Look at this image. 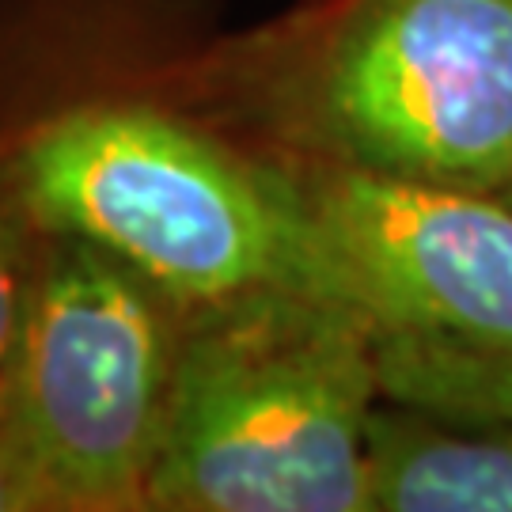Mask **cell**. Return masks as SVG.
I'll use <instances>...</instances> for the list:
<instances>
[{"mask_svg":"<svg viewBox=\"0 0 512 512\" xmlns=\"http://www.w3.org/2000/svg\"><path fill=\"white\" fill-rule=\"evenodd\" d=\"M501 202H505V205H512V186H509V194H505V198H501Z\"/></svg>","mask_w":512,"mask_h":512,"instance_id":"30bf717a","label":"cell"},{"mask_svg":"<svg viewBox=\"0 0 512 512\" xmlns=\"http://www.w3.org/2000/svg\"><path fill=\"white\" fill-rule=\"evenodd\" d=\"M0 152L42 228L107 247L183 304L308 289L289 167L220 129L175 80L46 110Z\"/></svg>","mask_w":512,"mask_h":512,"instance_id":"3957f363","label":"cell"},{"mask_svg":"<svg viewBox=\"0 0 512 512\" xmlns=\"http://www.w3.org/2000/svg\"><path fill=\"white\" fill-rule=\"evenodd\" d=\"M380 330L346 300L255 285L186 304L148 512H368Z\"/></svg>","mask_w":512,"mask_h":512,"instance_id":"7a4b0ae2","label":"cell"},{"mask_svg":"<svg viewBox=\"0 0 512 512\" xmlns=\"http://www.w3.org/2000/svg\"><path fill=\"white\" fill-rule=\"evenodd\" d=\"M175 88L255 152L505 198L512 0H308Z\"/></svg>","mask_w":512,"mask_h":512,"instance_id":"6da1fadb","label":"cell"},{"mask_svg":"<svg viewBox=\"0 0 512 512\" xmlns=\"http://www.w3.org/2000/svg\"><path fill=\"white\" fill-rule=\"evenodd\" d=\"M281 164V160H277ZM304 285L380 334L512 349V205L338 167H296Z\"/></svg>","mask_w":512,"mask_h":512,"instance_id":"5b68a950","label":"cell"},{"mask_svg":"<svg viewBox=\"0 0 512 512\" xmlns=\"http://www.w3.org/2000/svg\"><path fill=\"white\" fill-rule=\"evenodd\" d=\"M368 512H512V418L380 399L365 437Z\"/></svg>","mask_w":512,"mask_h":512,"instance_id":"8992f818","label":"cell"},{"mask_svg":"<svg viewBox=\"0 0 512 512\" xmlns=\"http://www.w3.org/2000/svg\"><path fill=\"white\" fill-rule=\"evenodd\" d=\"M0 512H61L50 478L42 475L0 387Z\"/></svg>","mask_w":512,"mask_h":512,"instance_id":"9c48e42d","label":"cell"},{"mask_svg":"<svg viewBox=\"0 0 512 512\" xmlns=\"http://www.w3.org/2000/svg\"><path fill=\"white\" fill-rule=\"evenodd\" d=\"M183 308L126 258L46 228L0 387L61 512H148Z\"/></svg>","mask_w":512,"mask_h":512,"instance_id":"277c9868","label":"cell"},{"mask_svg":"<svg viewBox=\"0 0 512 512\" xmlns=\"http://www.w3.org/2000/svg\"><path fill=\"white\" fill-rule=\"evenodd\" d=\"M380 387L399 403L512 418V349H467L380 334Z\"/></svg>","mask_w":512,"mask_h":512,"instance_id":"52a82bcc","label":"cell"},{"mask_svg":"<svg viewBox=\"0 0 512 512\" xmlns=\"http://www.w3.org/2000/svg\"><path fill=\"white\" fill-rule=\"evenodd\" d=\"M46 228L38 224L31 205L16 183V171L0 152V368L16 346L19 323L31 300L38 255Z\"/></svg>","mask_w":512,"mask_h":512,"instance_id":"ba28073f","label":"cell"}]
</instances>
